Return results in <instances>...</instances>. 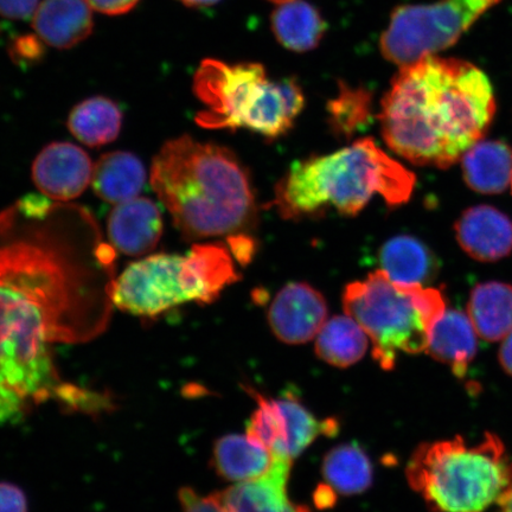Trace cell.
<instances>
[{"label": "cell", "instance_id": "cell-1", "mask_svg": "<svg viewBox=\"0 0 512 512\" xmlns=\"http://www.w3.org/2000/svg\"><path fill=\"white\" fill-rule=\"evenodd\" d=\"M16 219L17 208L0 214V425L51 399L88 407L92 394L63 382L53 347L99 336L114 305V248L87 210L57 203L44 219Z\"/></svg>", "mask_w": 512, "mask_h": 512}, {"label": "cell", "instance_id": "cell-2", "mask_svg": "<svg viewBox=\"0 0 512 512\" xmlns=\"http://www.w3.org/2000/svg\"><path fill=\"white\" fill-rule=\"evenodd\" d=\"M496 111L494 88L475 64L426 56L401 67L382 101V136L415 165L447 169L479 142Z\"/></svg>", "mask_w": 512, "mask_h": 512}, {"label": "cell", "instance_id": "cell-3", "mask_svg": "<svg viewBox=\"0 0 512 512\" xmlns=\"http://www.w3.org/2000/svg\"><path fill=\"white\" fill-rule=\"evenodd\" d=\"M151 185L184 239L232 238L255 222L251 178L227 147L172 139L153 159Z\"/></svg>", "mask_w": 512, "mask_h": 512}, {"label": "cell", "instance_id": "cell-4", "mask_svg": "<svg viewBox=\"0 0 512 512\" xmlns=\"http://www.w3.org/2000/svg\"><path fill=\"white\" fill-rule=\"evenodd\" d=\"M415 176L364 138L331 155L293 164L275 191L285 219L322 216L330 209L356 216L379 195L396 207L411 197Z\"/></svg>", "mask_w": 512, "mask_h": 512}, {"label": "cell", "instance_id": "cell-5", "mask_svg": "<svg viewBox=\"0 0 512 512\" xmlns=\"http://www.w3.org/2000/svg\"><path fill=\"white\" fill-rule=\"evenodd\" d=\"M194 92L206 106L197 114V125L208 130L246 128L270 139L285 136L305 105L296 79L270 80L258 63L204 60Z\"/></svg>", "mask_w": 512, "mask_h": 512}, {"label": "cell", "instance_id": "cell-6", "mask_svg": "<svg viewBox=\"0 0 512 512\" xmlns=\"http://www.w3.org/2000/svg\"><path fill=\"white\" fill-rule=\"evenodd\" d=\"M511 465L502 440L486 434L477 445L462 437L416 448L407 465L412 489L437 512H484L498 502Z\"/></svg>", "mask_w": 512, "mask_h": 512}, {"label": "cell", "instance_id": "cell-7", "mask_svg": "<svg viewBox=\"0 0 512 512\" xmlns=\"http://www.w3.org/2000/svg\"><path fill=\"white\" fill-rule=\"evenodd\" d=\"M239 280L232 255L219 243L196 245L187 255L158 254L134 262L115 278L114 306L156 317L187 304H210Z\"/></svg>", "mask_w": 512, "mask_h": 512}, {"label": "cell", "instance_id": "cell-8", "mask_svg": "<svg viewBox=\"0 0 512 512\" xmlns=\"http://www.w3.org/2000/svg\"><path fill=\"white\" fill-rule=\"evenodd\" d=\"M343 306L373 342V355L384 370L394 368L401 352L427 351L434 325L446 303L435 288L394 283L382 270L345 288Z\"/></svg>", "mask_w": 512, "mask_h": 512}, {"label": "cell", "instance_id": "cell-9", "mask_svg": "<svg viewBox=\"0 0 512 512\" xmlns=\"http://www.w3.org/2000/svg\"><path fill=\"white\" fill-rule=\"evenodd\" d=\"M502 0H438L400 6L380 41L381 53L399 67L453 46L485 12Z\"/></svg>", "mask_w": 512, "mask_h": 512}, {"label": "cell", "instance_id": "cell-10", "mask_svg": "<svg viewBox=\"0 0 512 512\" xmlns=\"http://www.w3.org/2000/svg\"><path fill=\"white\" fill-rule=\"evenodd\" d=\"M328 318L322 293L309 284L291 283L281 290L268 311L274 335L287 344H304L316 338Z\"/></svg>", "mask_w": 512, "mask_h": 512}, {"label": "cell", "instance_id": "cell-11", "mask_svg": "<svg viewBox=\"0 0 512 512\" xmlns=\"http://www.w3.org/2000/svg\"><path fill=\"white\" fill-rule=\"evenodd\" d=\"M92 160L79 146L54 143L32 165L36 187L50 200L66 203L79 197L92 184Z\"/></svg>", "mask_w": 512, "mask_h": 512}, {"label": "cell", "instance_id": "cell-12", "mask_svg": "<svg viewBox=\"0 0 512 512\" xmlns=\"http://www.w3.org/2000/svg\"><path fill=\"white\" fill-rule=\"evenodd\" d=\"M107 230L114 249L128 256H143L162 238L163 219L155 202L137 197L115 206Z\"/></svg>", "mask_w": 512, "mask_h": 512}, {"label": "cell", "instance_id": "cell-13", "mask_svg": "<svg viewBox=\"0 0 512 512\" xmlns=\"http://www.w3.org/2000/svg\"><path fill=\"white\" fill-rule=\"evenodd\" d=\"M464 251L479 261H497L512 252V222L489 206L466 210L456 226Z\"/></svg>", "mask_w": 512, "mask_h": 512}, {"label": "cell", "instance_id": "cell-14", "mask_svg": "<svg viewBox=\"0 0 512 512\" xmlns=\"http://www.w3.org/2000/svg\"><path fill=\"white\" fill-rule=\"evenodd\" d=\"M292 459L275 456L264 476L240 482L215 494L227 512H285Z\"/></svg>", "mask_w": 512, "mask_h": 512}, {"label": "cell", "instance_id": "cell-15", "mask_svg": "<svg viewBox=\"0 0 512 512\" xmlns=\"http://www.w3.org/2000/svg\"><path fill=\"white\" fill-rule=\"evenodd\" d=\"M32 25L38 38L50 47L72 48L91 35V6L86 0H44Z\"/></svg>", "mask_w": 512, "mask_h": 512}, {"label": "cell", "instance_id": "cell-16", "mask_svg": "<svg viewBox=\"0 0 512 512\" xmlns=\"http://www.w3.org/2000/svg\"><path fill=\"white\" fill-rule=\"evenodd\" d=\"M476 334L469 316L460 311H445L434 325L428 354L448 364L454 375L464 377L476 355Z\"/></svg>", "mask_w": 512, "mask_h": 512}, {"label": "cell", "instance_id": "cell-17", "mask_svg": "<svg viewBox=\"0 0 512 512\" xmlns=\"http://www.w3.org/2000/svg\"><path fill=\"white\" fill-rule=\"evenodd\" d=\"M145 181L144 165L130 152L106 153L93 168L92 187L96 196L115 206L137 198Z\"/></svg>", "mask_w": 512, "mask_h": 512}, {"label": "cell", "instance_id": "cell-18", "mask_svg": "<svg viewBox=\"0 0 512 512\" xmlns=\"http://www.w3.org/2000/svg\"><path fill=\"white\" fill-rule=\"evenodd\" d=\"M381 270L394 283L424 286L437 274V260L424 243L400 235L384 243L380 251Z\"/></svg>", "mask_w": 512, "mask_h": 512}, {"label": "cell", "instance_id": "cell-19", "mask_svg": "<svg viewBox=\"0 0 512 512\" xmlns=\"http://www.w3.org/2000/svg\"><path fill=\"white\" fill-rule=\"evenodd\" d=\"M465 182L482 194H499L512 183V151L501 142H478L463 156Z\"/></svg>", "mask_w": 512, "mask_h": 512}, {"label": "cell", "instance_id": "cell-20", "mask_svg": "<svg viewBox=\"0 0 512 512\" xmlns=\"http://www.w3.org/2000/svg\"><path fill=\"white\" fill-rule=\"evenodd\" d=\"M469 317L485 341H502L512 331V286L490 281L475 287Z\"/></svg>", "mask_w": 512, "mask_h": 512}, {"label": "cell", "instance_id": "cell-21", "mask_svg": "<svg viewBox=\"0 0 512 512\" xmlns=\"http://www.w3.org/2000/svg\"><path fill=\"white\" fill-rule=\"evenodd\" d=\"M272 29L281 46L305 53L318 47L326 24L315 6L304 0H291L273 12Z\"/></svg>", "mask_w": 512, "mask_h": 512}, {"label": "cell", "instance_id": "cell-22", "mask_svg": "<svg viewBox=\"0 0 512 512\" xmlns=\"http://www.w3.org/2000/svg\"><path fill=\"white\" fill-rule=\"evenodd\" d=\"M275 456L264 446L243 435H226L214 448V466L219 475L232 482H246L264 476Z\"/></svg>", "mask_w": 512, "mask_h": 512}, {"label": "cell", "instance_id": "cell-23", "mask_svg": "<svg viewBox=\"0 0 512 512\" xmlns=\"http://www.w3.org/2000/svg\"><path fill=\"white\" fill-rule=\"evenodd\" d=\"M123 114L114 102L96 96L81 102L69 115L68 128L79 142L91 146L110 144L117 139Z\"/></svg>", "mask_w": 512, "mask_h": 512}, {"label": "cell", "instance_id": "cell-24", "mask_svg": "<svg viewBox=\"0 0 512 512\" xmlns=\"http://www.w3.org/2000/svg\"><path fill=\"white\" fill-rule=\"evenodd\" d=\"M367 349L366 332L349 316L326 320L316 337V352L320 360L338 368H347L361 361Z\"/></svg>", "mask_w": 512, "mask_h": 512}, {"label": "cell", "instance_id": "cell-25", "mask_svg": "<svg viewBox=\"0 0 512 512\" xmlns=\"http://www.w3.org/2000/svg\"><path fill=\"white\" fill-rule=\"evenodd\" d=\"M323 476L338 494H362L373 482V465L361 446L345 444L326 454Z\"/></svg>", "mask_w": 512, "mask_h": 512}, {"label": "cell", "instance_id": "cell-26", "mask_svg": "<svg viewBox=\"0 0 512 512\" xmlns=\"http://www.w3.org/2000/svg\"><path fill=\"white\" fill-rule=\"evenodd\" d=\"M277 403L284 418L287 450L292 459L298 457L320 435L332 437L338 432L339 425L335 419L318 420L291 393H286Z\"/></svg>", "mask_w": 512, "mask_h": 512}, {"label": "cell", "instance_id": "cell-27", "mask_svg": "<svg viewBox=\"0 0 512 512\" xmlns=\"http://www.w3.org/2000/svg\"><path fill=\"white\" fill-rule=\"evenodd\" d=\"M249 392L258 402V409L248 422V439L267 448L273 456L291 458L287 450L285 422L277 400L267 399L252 390Z\"/></svg>", "mask_w": 512, "mask_h": 512}, {"label": "cell", "instance_id": "cell-28", "mask_svg": "<svg viewBox=\"0 0 512 512\" xmlns=\"http://www.w3.org/2000/svg\"><path fill=\"white\" fill-rule=\"evenodd\" d=\"M329 123L338 136L350 138L369 124L371 95L366 89L339 87L337 98L328 106Z\"/></svg>", "mask_w": 512, "mask_h": 512}, {"label": "cell", "instance_id": "cell-29", "mask_svg": "<svg viewBox=\"0 0 512 512\" xmlns=\"http://www.w3.org/2000/svg\"><path fill=\"white\" fill-rule=\"evenodd\" d=\"M183 512H227L216 495L200 496L192 489L185 488L179 494Z\"/></svg>", "mask_w": 512, "mask_h": 512}, {"label": "cell", "instance_id": "cell-30", "mask_svg": "<svg viewBox=\"0 0 512 512\" xmlns=\"http://www.w3.org/2000/svg\"><path fill=\"white\" fill-rule=\"evenodd\" d=\"M54 206L55 204L51 203L50 198L46 195H29L22 198L16 208L25 219L40 220L48 216Z\"/></svg>", "mask_w": 512, "mask_h": 512}, {"label": "cell", "instance_id": "cell-31", "mask_svg": "<svg viewBox=\"0 0 512 512\" xmlns=\"http://www.w3.org/2000/svg\"><path fill=\"white\" fill-rule=\"evenodd\" d=\"M0 512H28V501L18 486L0 483Z\"/></svg>", "mask_w": 512, "mask_h": 512}, {"label": "cell", "instance_id": "cell-32", "mask_svg": "<svg viewBox=\"0 0 512 512\" xmlns=\"http://www.w3.org/2000/svg\"><path fill=\"white\" fill-rule=\"evenodd\" d=\"M40 0H0V15L10 19H27L38 8Z\"/></svg>", "mask_w": 512, "mask_h": 512}, {"label": "cell", "instance_id": "cell-33", "mask_svg": "<svg viewBox=\"0 0 512 512\" xmlns=\"http://www.w3.org/2000/svg\"><path fill=\"white\" fill-rule=\"evenodd\" d=\"M42 54V43L35 36L19 37L11 48L12 57L19 61L37 60Z\"/></svg>", "mask_w": 512, "mask_h": 512}, {"label": "cell", "instance_id": "cell-34", "mask_svg": "<svg viewBox=\"0 0 512 512\" xmlns=\"http://www.w3.org/2000/svg\"><path fill=\"white\" fill-rule=\"evenodd\" d=\"M92 9L106 15H123L132 10L139 0H86Z\"/></svg>", "mask_w": 512, "mask_h": 512}, {"label": "cell", "instance_id": "cell-35", "mask_svg": "<svg viewBox=\"0 0 512 512\" xmlns=\"http://www.w3.org/2000/svg\"><path fill=\"white\" fill-rule=\"evenodd\" d=\"M315 501L320 509L331 508L336 502V492L329 485H322L316 491Z\"/></svg>", "mask_w": 512, "mask_h": 512}, {"label": "cell", "instance_id": "cell-36", "mask_svg": "<svg viewBox=\"0 0 512 512\" xmlns=\"http://www.w3.org/2000/svg\"><path fill=\"white\" fill-rule=\"evenodd\" d=\"M499 361L509 375L512 376V331L504 338L501 352H499Z\"/></svg>", "mask_w": 512, "mask_h": 512}, {"label": "cell", "instance_id": "cell-37", "mask_svg": "<svg viewBox=\"0 0 512 512\" xmlns=\"http://www.w3.org/2000/svg\"><path fill=\"white\" fill-rule=\"evenodd\" d=\"M501 505V512H512V464L510 472V480L507 488H505L498 502Z\"/></svg>", "mask_w": 512, "mask_h": 512}, {"label": "cell", "instance_id": "cell-38", "mask_svg": "<svg viewBox=\"0 0 512 512\" xmlns=\"http://www.w3.org/2000/svg\"><path fill=\"white\" fill-rule=\"evenodd\" d=\"M179 2L189 6V8H207V6L220 3L221 0H179Z\"/></svg>", "mask_w": 512, "mask_h": 512}, {"label": "cell", "instance_id": "cell-39", "mask_svg": "<svg viewBox=\"0 0 512 512\" xmlns=\"http://www.w3.org/2000/svg\"><path fill=\"white\" fill-rule=\"evenodd\" d=\"M285 512H311L305 505H298L288 502Z\"/></svg>", "mask_w": 512, "mask_h": 512}, {"label": "cell", "instance_id": "cell-40", "mask_svg": "<svg viewBox=\"0 0 512 512\" xmlns=\"http://www.w3.org/2000/svg\"><path fill=\"white\" fill-rule=\"evenodd\" d=\"M271 2L280 5V4H284L287 2H291V0H271Z\"/></svg>", "mask_w": 512, "mask_h": 512}, {"label": "cell", "instance_id": "cell-41", "mask_svg": "<svg viewBox=\"0 0 512 512\" xmlns=\"http://www.w3.org/2000/svg\"><path fill=\"white\" fill-rule=\"evenodd\" d=\"M512 184V183H511Z\"/></svg>", "mask_w": 512, "mask_h": 512}]
</instances>
